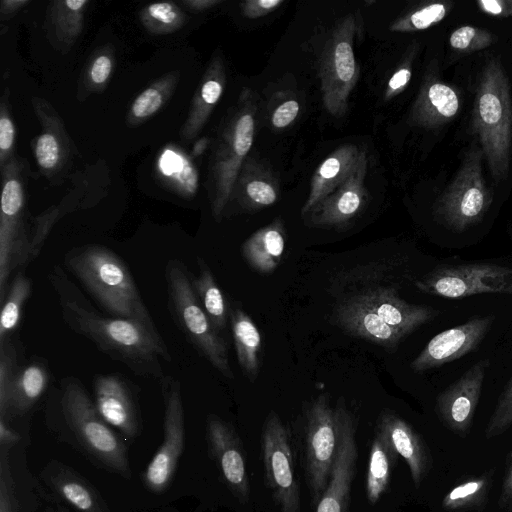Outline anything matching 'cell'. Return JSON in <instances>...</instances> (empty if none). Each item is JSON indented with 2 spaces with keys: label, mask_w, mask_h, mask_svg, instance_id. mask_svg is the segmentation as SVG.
<instances>
[{
  "label": "cell",
  "mask_w": 512,
  "mask_h": 512,
  "mask_svg": "<svg viewBox=\"0 0 512 512\" xmlns=\"http://www.w3.org/2000/svg\"><path fill=\"white\" fill-rule=\"evenodd\" d=\"M398 458L399 454L388 438L376 429L370 447L366 477V495L370 504H376L387 492Z\"/></svg>",
  "instance_id": "21"
},
{
  "label": "cell",
  "mask_w": 512,
  "mask_h": 512,
  "mask_svg": "<svg viewBox=\"0 0 512 512\" xmlns=\"http://www.w3.org/2000/svg\"><path fill=\"white\" fill-rule=\"evenodd\" d=\"M65 263L113 317L152 320L129 267L114 251L99 245L75 248Z\"/></svg>",
  "instance_id": "3"
},
{
  "label": "cell",
  "mask_w": 512,
  "mask_h": 512,
  "mask_svg": "<svg viewBox=\"0 0 512 512\" xmlns=\"http://www.w3.org/2000/svg\"><path fill=\"white\" fill-rule=\"evenodd\" d=\"M20 441V435L12 429L8 420L0 417V447L12 449Z\"/></svg>",
  "instance_id": "45"
},
{
  "label": "cell",
  "mask_w": 512,
  "mask_h": 512,
  "mask_svg": "<svg viewBox=\"0 0 512 512\" xmlns=\"http://www.w3.org/2000/svg\"><path fill=\"white\" fill-rule=\"evenodd\" d=\"M446 13L445 6L440 3L431 4L415 12L411 16V22L417 29H425L443 19Z\"/></svg>",
  "instance_id": "37"
},
{
  "label": "cell",
  "mask_w": 512,
  "mask_h": 512,
  "mask_svg": "<svg viewBox=\"0 0 512 512\" xmlns=\"http://www.w3.org/2000/svg\"><path fill=\"white\" fill-rule=\"evenodd\" d=\"M492 483V472L460 482L446 493L442 507L448 511L477 510L484 506Z\"/></svg>",
  "instance_id": "25"
},
{
  "label": "cell",
  "mask_w": 512,
  "mask_h": 512,
  "mask_svg": "<svg viewBox=\"0 0 512 512\" xmlns=\"http://www.w3.org/2000/svg\"><path fill=\"white\" fill-rule=\"evenodd\" d=\"M247 193L252 200L263 205H270L276 200L273 188L262 181H253L247 186Z\"/></svg>",
  "instance_id": "38"
},
{
  "label": "cell",
  "mask_w": 512,
  "mask_h": 512,
  "mask_svg": "<svg viewBox=\"0 0 512 512\" xmlns=\"http://www.w3.org/2000/svg\"><path fill=\"white\" fill-rule=\"evenodd\" d=\"M340 164L335 158L326 160L320 168V174L324 178H332L339 172Z\"/></svg>",
  "instance_id": "47"
},
{
  "label": "cell",
  "mask_w": 512,
  "mask_h": 512,
  "mask_svg": "<svg viewBox=\"0 0 512 512\" xmlns=\"http://www.w3.org/2000/svg\"><path fill=\"white\" fill-rule=\"evenodd\" d=\"M146 15L157 25L175 26L180 21V13L171 3H154L147 7Z\"/></svg>",
  "instance_id": "34"
},
{
  "label": "cell",
  "mask_w": 512,
  "mask_h": 512,
  "mask_svg": "<svg viewBox=\"0 0 512 512\" xmlns=\"http://www.w3.org/2000/svg\"><path fill=\"white\" fill-rule=\"evenodd\" d=\"M232 336L238 363L250 381H255L260 366L261 333L251 317L241 309L230 314Z\"/></svg>",
  "instance_id": "22"
},
{
  "label": "cell",
  "mask_w": 512,
  "mask_h": 512,
  "mask_svg": "<svg viewBox=\"0 0 512 512\" xmlns=\"http://www.w3.org/2000/svg\"><path fill=\"white\" fill-rule=\"evenodd\" d=\"M427 97L433 108V113L438 119L447 121L457 114L459 109L458 96L449 86L434 83L429 87Z\"/></svg>",
  "instance_id": "29"
},
{
  "label": "cell",
  "mask_w": 512,
  "mask_h": 512,
  "mask_svg": "<svg viewBox=\"0 0 512 512\" xmlns=\"http://www.w3.org/2000/svg\"><path fill=\"white\" fill-rule=\"evenodd\" d=\"M44 484L78 512H111L89 481L69 466L52 460L40 472Z\"/></svg>",
  "instance_id": "17"
},
{
  "label": "cell",
  "mask_w": 512,
  "mask_h": 512,
  "mask_svg": "<svg viewBox=\"0 0 512 512\" xmlns=\"http://www.w3.org/2000/svg\"><path fill=\"white\" fill-rule=\"evenodd\" d=\"M299 111V105L296 101H287L282 104L273 114V124L278 127H285L291 123Z\"/></svg>",
  "instance_id": "39"
},
{
  "label": "cell",
  "mask_w": 512,
  "mask_h": 512,
  "mask_svg": "<svg viewBox=\"0 0 512 512\" xmlns=\"http://www.w3.org/2000/svg\"><path fill=\"white\" fill-rule=\"evenodd\" d=\"M197 263L200 271L197 276L191 275L192 287L201 307L219 333L226 327L228 306L208 265L201 257H197Z\"/></svg>",
  "instance_id": "24"
},
{
  "label": "cell",
  "mask_w": 512,
  "mask_h": 512,
  "mask_svg": "<svg viewBox=\"0 0 512 512\" xmlns=\"http://www.w3.org/2000/svg\"><path fill=\"white\" fill-rule=\"evenodd\" d=\"M95 406L100 416L128 439L141 431L136 397L128 383L117 375H98L93 382Z\"/></svg>",
  "instance_id": "15"
},
{
  "label": "cell",
  "mask_w": 512,
  "mask_h": 512,
  "mask_svg": "<svg viewBox=\"0 0 512 512\" xmlns=\"http://www.w3.org/2000/svg\"><path fill=\"white\" fill-rule=\"evenodd\" d=\"M475 127L492 176L506 179L512 135V106L505 73L496 61L487 65L477 92Z\"/></svg>",
  "instance_id": "4"
},
{
  "label": "cell",
  "mask_w": 512,
  "mask_h": 512,
  "mask_svg": "<svg viewBox=\"0 0 512 512\" xmlns=\"http://www.w3.org/2000/svg\"><path fill=\"white\" fill-rule=\"evenodd\" d=\"M360 205L359 196L352 192H345L337 203V210L341 217H348L355 213Z\"/></svg>",
  "instance_id": "42"
},
{
  "label": "cell",
  "mask_w": 512,
  "mask_h": 512,
  "mask_svg": "<svg viewBox=\"0 0 512 512\" xmlns=\"http://www.w3.org/2000/svg\"><path fill=\"white\" fill-rule=\"evenodd\" d=\"M335 66L337 75L343 81L352 78L355 71L354 56L351 46L346 42H341L335 49Z\"/></svg>",
  "instance_id": "35"
},
{
  "label": "cell",
  "mask_w": 512,
  "mask_h": 512,
  "mask_svg": "<svg viewBox=\"0 0 512 512\" xmlns=\"http://www.w3.org/2000/svg\"><path fill=\"white\" fill-rule=\"evenodd\" d=\"M351 298L405 336L438 315V311L431 306L410 304L399 298L393 287L370 288Z\"/></svg>",
  "instance_id": "16"
},
{
  "label": "cell",
  "mask_w": 512,
  "mask_h": 512,
  "mask_svg": "<svg viewBox=\"0 0 512 512\" xmlns=\"http://www.w3.org/2000/svg\"><path fill=\"white\" fill-rule=\"evenodd\" d=\"M32 291V282L23 272H18L8 286L0 314V343L10 338L18 327L24 305Z\"/></svg>",
  "instance_id": "26"
},
{
  "label": "cell",
  "mask_w": 512,
  "mask_h": 512,
  "mask_svg": "<svg viewBox=\"0 0 512 512\" xmlns=\"http://www.w3.org/2000/svg\"><path fill=\"white\" fill-rule=\"evenodd\" d=\"M112 62L108 56H99L91 68V78L95 83H104L110 75Z\"/></svg>",
  "instance_id": "41"
},
{
  "label": "cell",
  "mask_w": 512,
  "mask_h": 512,
  "mask_svg": "<svg viewBox=\"0 0 512 512\" xmlns=\"http://www.w3.org/2000/svg\"><path fill=\"white\" fill-rule=\"evenodd\" d=\"M206 439L210 455L226 486L241 503L248 502L250 483L243 443L228 422L214 414L207 417Z\"/></svg>",
  "instance_id": "12"
},
{
  "label": "cell",
  "mask_w": 512,
  "mask_h": 512,
  "mask_svg": "<svg viewBox=\"0 0 512 512\" xmlns=\"http://www.w3.org/2000/svg\"><path fill=\"white\" fill-rule=\"evenodd\" d=\"M162 104V95L155 88L143 91L132 105V114L136 118H145L154 114Z\"/></svg>",
  "instance_id": "33"
},
{
  "label": "cell",
  "mask_w": 512,
  "mask_h": 512,
  "mask_svg": "<svg viewBox=\"0 0 512 512\" xmlns=\"http://www.w3.org/2000/svg\"><path fill=\"white\" fill-rule=\"evenodd\" d=\"M477 30L471 26H463L455 30L450 36V44L453 48L464 50L473 42Z\"/></svg>",
  "instance_id": "40"
},
{
  "label": "cell",
  "mask_w": 512,
  "mask_h": 512,
  "mask_svg": "<svg viewBox=\"0 0 512 512\" xmlns=\"http://www.w3.org/2000/svg\"><path fill=\"white\" fill-rule=\"evenodd\" d=\"M509 458H510V459L512 458V452H511V454H510Z\"/></svg>",
  "instance_id": "52"
},
{
  "label": "cell",
  "mask_w": 512,
  "mask_h": 512,
  "mask_svg": "<svg viewBox=\"0 0 512 512\" xmlns=\"http://www.w3.org/2000/svg\"><path fill=\"white\" fill-rule=\"evenodd\" d=\"M281 3L280 0H261L259 1V5L263 8H272L277 4Z\"/></svg>",
  "instance_id": "50"
},
{
  "label": "cell",
  "mask_w": 512,
  "mask_h": 512,
  "mask_svg": "<svg viewBox=\"0 0 512 512\" xmlns=\"http://www.w3.org/2000/svg\"><path fill=\"white\" fill-rule=\"evenodd\" d=\"M512 425V376L502 390L485 428L486 439L503 434Z\"/></svg>",
  "instance_id": "28"
},
{
  "label": "cell",
  "mask_w": 512,
  "mask_h": 512,
  "mask_svg": "<svg viewBox=\"0 0 512 512\" xmlns=\"http://www.w3.org/2000/svg\"><path fill=\"white\" fill-rule=\"evenodd\" d=\"M494 320V315L476 316L436 334L411 362V369L423 373L474 351L489 333Z\"/></svg>",
  "instance_id": "13"
},
{
  "label": "cell",
  "mask_w": 512,
  "mask_h": 512,
  "mask_svg": "<svg viewBox=\"0 0 512 512\" xmlns=\"http://www.w3.org/2000/svg\"><path fill=\"white\" fill-rule=\"evenodd\" d=\"M482 154L476 149L469 152L439 201L437 213L453 231L462 232L480 222L491 205L492 195L481 173Z\"/></svg>",
  "instance_id": "9"
},
{
  "label": "cell",
  "mask_w": 512,
  "mask_h": 512,
  "mask_svg": "<svg viewBox=\"0 0 512 512\" xmlns=\"http://www.w3.org/2000/svg\"><path fill=\"white\" fill-rule=\"evenodd\" d=\"M56 512H65V511H56Z\"/></svg>",
  "instance_id": "53"
},
{
  "label": "cell",
  "mask_w": 512,
  "mask_h": 512,
  "mask_svg": "<svg viewBox=\"0 0 512 512\" xmlns=\"http://www.w3.org/2000/svg\"><path fill=\"white\" fill-rule=\"evenodd\" d=\"M501 485L499 505L503 509L512 510V458Z\"/></svg>",
  "instance_id": "43"
},
{
  "label": "cell",
  "mask_w": 512,
  "mask_h": 512,
  "mask_svg": "<svg viewBox=\"0 0 512 512\" xmlns=\"http://www.w3.org/2000/svg\"><path fill=\"white\" fill-rule=\"evenodd\" d=\"M56 396L57 415L72 444L95 465L129 479L127 447L100 416L82 383L74 377L62 379Z\"/></svg>",
  "instance_id": "2"
},
{
  "label": "cell",
  "mask_w": 512,
  "mask_h": 512,
  "mask_svg": "<svg viewBox=\"0 0 512 512\" xmlns=\"http://www.w3.org/2000/svg\"><path fill=\"white\" fill-rule=\"evenodd\" d=\"M222 93V87L221 85L214 80L207 81L201 90V96L202 99L207 104H214L219 99L220 95Z\"/></svg>",
  "instance_id": "46"
},
{
  "label": "cell",
  "mask_w": 512,
  "mask_h": 512,
  "mask_svg": "<svg viewBox=\"0 0 512 512\" xmlns=\"http://www.w3.org/2000/svg\"><path fill=\"white\" fill-rule=\"evenodd\" d=\"M338 444L335 408L328 395H318L305 412L300 458L311 506H317L331 474Z\"/></svg>",
  "instance_id": "6"
},
{
  "label": "cell",
  "mask_w": 512,
  "mask_h": 512,
  "mask_svg": "<svg viewBox=\"0 0 512 512\" xmlns=\"http://www.w3.org/2000/svg\"><path fill=\"white\" fill-rule=\"evenodd\" d=\"M265 483L280 512H301V496L294 470L293 444L287 427L271 411L261 433Z\"/></svg>",
  "instance_id": "8"
},
{
  "label": "cell",
  "mask_w": 512,
  "mask_h": 512,
  "mask_svg": "<svg viewBox=\"0 0 512 512\" xmlns=\"http://www.w3.org/2000/svg\"><path fill=\"white\" fill-rule=\"evenodd\" d=\"M410 71L407 69H401L393 75L389 81V86L392 89H398L404 86L410 79Z\"/></svg>",
  "instance_id": "48"
},
{
  "label": "cell",
  "mask_w": 512,
  "mask_h": 512,
  "mask_svg": "<svg viewBox=\"0 0 512 512\" xmlns=\"http://www.w3.org/2000/svg\"><path fill=\"white\" fill-rule=\"evenodd\" d=\"M165 280L169 310L178 328L215 369L232 379L227 344L201 307L185 265L170 260L165 268Z\"/></svg>",
  "instance_id": "5"
},
{
  "label": "cell",
  "mask_w": 512,
  "mask_h": 512,
  "mask_svg": "<svg viewBox=\"0 0 512 512\" xmlns=\"http://www.w3.org/2000/svg\"><path fill=\"white\" fill-rule=\"evenodd\" d=\"M490 364L489 358L475 362L437 396L439 418L448 429L460 436H465L471 429Z\"/></svg>",
  "instance_id": "14"
},
{
  "label": "cell",
  "mask_w": 512,
  "mask_h": 512,
  "mask_svg": "<svg viewBox=\"0 0 512 512\" xmlns=\"http://www.w3.org/2000/svg\"><path fill=\"white\" fill-rule=\"evenodd\" d=\"M66 325L99 350L140 376L162 377V361H171L153 320L105 317L76 300L61 298Z\"/></svg>",
  "instance_id": "1"
},
{
  "label": "cell",
  "mask_w": 512,
  "mask_h": 512,
  "mask_svg": "<svg viewBox=\"0 0 512 512\" xmlns=\"http://www.w3.org/2000/svg\"><path fill=\"white\" fill-rule=\"evenodd\" d=\"M50 372L40 361H31L15 371L7 391L0 396V417L23 416L29 412L48 389Z\"/></svg>",
  "instance_id": "20"
},
{
  "label": "cell",
  "mask_w": 512,
  "mask_h": 512,
  "mask_svg": "<svg viewBox=\"0 0 512 512\" xmlns=\"http://www.w3.org/2000/svg\"><path fill=\"white\" fill-rule=\"evenodd\" d=\"M334 322L346 333L393 350L406 337L351 297L335 308Z\"/></svg>",
  "instance_id": "19"
},
{
  "label": "cell",
  "mask_w": 512,
  "mask_h": 512,
  "mask_svg": "<svg viewBox=\"0 0 512 512\" xmlns=\"http://www.w3.org/2000/svg\"><path fill=\"white\" fill-rule=\"evenodd\" d=\"M415 286L422 293L448 299L512 295V268L494 263L441 265L417 280Z\"/></svg>",
  "instance_id": "7"
},
{
  "label": "cell",
  "mask_w": 512,
  "mask_h": 512,
  "mask_svg": "<svg viewBox=\"0 0 512 512\" xmlns=\"http://www.w3.org/2000/svg\"><path fill=\"white\" fill-rule=\"evenodd\" d=\"M15 129L12 121L5 116L0 119V149L2 153L9 150L13 144Z\"/></svg>",
  "instance_id": "44"
},
{
  "label": "cell",
  "mask_w": 512,
  "mask_h": 512,
  "mask_svg": "<svg viewBox=\"0 0 512 512\" xmlns=\"http://www.w3.org/2000/svg\"><path fill=\"white\" fill-rule=\"evenodd\" d=\"M35 155L39 166L53 168L59 160V146L56 138L49 133L42 134L36 144Z\"/></svg>",
  "instance_id": "32"
},
{
  "label": "cell",
  "mask_w": 512,
  "mask_h": 512,
  "mask_svg": "<svg viewBox=\"0 0 512 512\" xmlns=\"http://www.w3.org/2000/svg\"><path fill=\"white\" fill-rule=\"evenodd\" d=\"M206 147V140H200L198 141L195 146H194V154L195 155H199L203 152V150L205 149Z\"/></svg>",
  "instance_id": "51"
},
{
  "label": "cell",
  "mask_w": 512,
  "mask_h": 512,
  "mask_svg": "<svg viewBox=\"0 0 512 512\" xmlns=\"http://www.w3.org/2000/svg\"><path fill=\"white\" fill-rule=\"evenodd\" d=\"M159 168L163 175L175 182L185 195L195 193L198 185L197 172L193 165L181 154L165 150L159 159Z\"/></svg>",
  "instance_id": "27"
},
{
  "label": "cell",
  "mask_w": 512,
  "mask_h": 512,
  "mask_svg": "<svg viewBox=\"0 0 512 512\" xmlns=\"http://www.w3.org/2000/svg\"><path fill=\"white\" fill-rule=\"evenodd\" d=\"M335 408L338 444L327 487L316 512H348L352 482L356 475L358 446L357 420L342 398Z\"/></svg>",
  "instance_id": "11"
},
{
  "label": "cell",
  "mask_w": 512,
  "mask_h": 512,
  "mask_svg": "<svg viewBox=\"0 0 512 512\" xmlns=\"http://www.w3.org/2000/svg\"><path fill=\"white\" fill-rule=\"evenodd\" d=\"M164 401L163 441L142 474V482L150 492L167 490L185 446L184 408L180 382L170 376L162 379Z\"/></svg>",
  "instance_id": "10"
},
{
  "label": "cell",
  "mask_w": 512,
  "mask_h": 512,
  "mask_svg": "<svg viewBox=\"0 0 512 512\" xmlns=\"http://www.w3.org/2000/svg\"><path fill=\"white\" fill-rule=\"evenodd\" d=\"M253 140V119L250 115L242 116L236 126L234 136V149L240 156L245 155Z\"/></svg>",
  "instance_id": "36"
},
{
  "label": "cell",
  "mask_w": 512,
  "mask_h": 512,
  "mask_svg": "<svg viewBox=\"0 0 512 512\" xmlns=\"http://www.w3.org/2000/svg\"><path fill=\"white\" fill-rule=\"evenodd\" d=\"M479 4L482 6V8L493 15H499L503 13V7L502 5L504 2L501 1H492V0H482L479 1Z\"/></svg>",
  "instance_id": "49"
},
{
  "label": "cell",
  "mask_w": 512,
  "mask_h": 512,
  "mask_svg": "<svg viewBox=\"0 0 512 512\" xmlns=\"http://www.w3.org/2000/svg\"><path fill=\"white\" fill-rule=\"evenodd\" d=\"M285 251V237L276 226L258 231L242 246L248 265L259 273L269 274L279 266Z\"/></svg>",
  "instance_id": "23"
},
{
  "label": "cell",
  "mask_w": 512,
  "mask_h": 512,
  "mask_svg": "<svg viewBox=\"0 0 512 512\" xmlns=\"http://www.w3.org/2000/svg\"><path fill=\"white\" fill-rule=\"evenodd\" d=\"M24 204L23 189L15 180H7L3 186L1 196V214L13 215L22 211Z\"/></svg>",
  "instance_id": "31"
},
{
  "label": "cell",
  "mask_w": 512,
  "mask_h": 512,
  "mask_svg": "<svg viewBox=\"0 0 512 512\" xmlns=\"http://www.w3.org/2000/svg\"><path fill=\"white\" fill-rule=\"evenodd\" d=\"M9 448L0 447V512H19Z\"/></svg>",
  "instance_id": "30"
},
{
  "label": "cell",
  "mask_w": 512,
  "mask_h": 512,
  "mask_svg": "<svg viewBox=\"0 0 512 512\" xmlns=\"http://www.w3.org/2000/svg\"><path fill=\"white\" fill-rule=\"evenodd\" d=\"M376 429L381 431L408 465L411 478L419 487L431 467L428 447L423 438L404 419L391 411H383Z\"/></svg>",
  "instance_id": "18"
}]
</instances>
